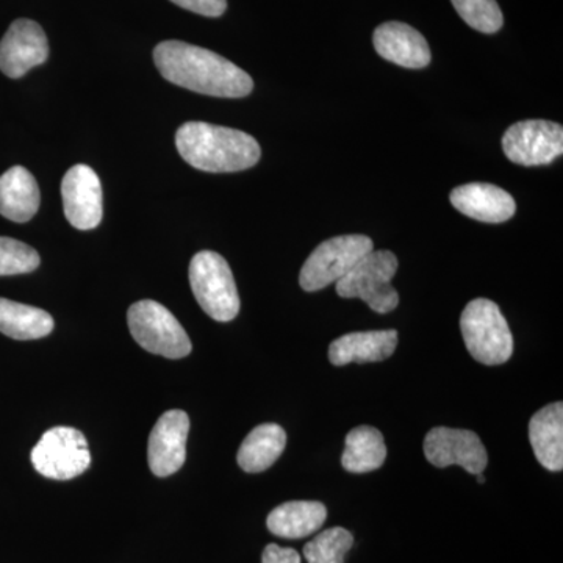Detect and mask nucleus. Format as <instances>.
<instances>
[{
    "instance_id": "f3484780",
    "label": "nucleus",
    "mask_w": 563,
    "mask_h": 563,
    "mask_svg": "<svg viewBox=\"0 0 563 563\" xmlns=\"http://www.w3.org/2000/svg\"><path fill=\"white\" fill-rule=\"evenodd\" d=\"M529 442L537 461L548 472L563 470V404L543 407L529 422Z\"/></svg>"
},
{
    "instance_id": "9d476101",
    "label": "nucleus",
    "mask_w": 563,
    "mask_h": 563,
    "mask_svg": "<svg viewBox=\"0 0 563 563\" xmlns=\"http://www.w3.org/2000/svg\"><path fill=\"white\" fill-rule=\"evenodd\" d=\"M424 455L437 468L459 465L474 476L488 463L479 435L466 429L433 428L424 439Z\"/></svg>"
},
{
    "instance_id": "b1692460",
    "label": "nucleus",
    "mask_w": 563,
    "mask_h": 563,
    "mask_svg": "<svg viewBox=\"0 0 563 563\" xmlns=\"http://www.w3.org/2000/svg\"><path fill=\"white\" fill-rule=\"evenodd\" d=\"M459 16L474 31L496 33L504 24L503 11L496 0H451Z\"/></svg>"
},
{
    "instance_id": "6e6552de",
    "label": "nucleus",
    "mask_w": 563,
    "mask_h": 563,
    "mask_svg": "<svg viewBox=\"0 0 563 563\" xmlns=\"http://www.w3.org/2000/svg\"><path fill=\"white\" fill-rule=\"evenodd\" d=\"M32 465L47 479L69 481L91 465L90 446L79 429L60 426L41 437L33 448Z\"/></svg>"
},
{
    "instance_id": "dca6fc26",
    "label": "nucleus",
    "mask_w": 563,
    "mask_h": 563,
    "mask_svg": "<svg viewBox=\"0 0 563 563\" xmlns=\"http://www.w3.org/2000/svg\"><path fill=\"white\" fill-rule=\"evenodd\" d=\"M398 346V332L372 331L352 332L340 336L329 346V361L332 365L387 361Z\"/></svg>"
},
{
    "instance_id": "9b49d317",
    "label": "nucleus",
    "mask_w": 563,
    "mask_h": 563,
    "mask_svg": "<svg viewBox=\"0 0 563 563\" xmlns=\"http://www.w3.org/2000/svg\"><path fill=\"white\" fill-rule=\"evenodd\" d=\"M66 220L79 231L98 228L102 221V187L98 174L87 165H76L62 181Z\"/></svg>"
},
{
    "instance_id": "7ed1b4c3",
    "label": "nucleus",
    "mask_w": 563,
    "mask_h": 563,
    "mask_svg": "<svg viewBox=\"0 0 563 563\" xmlns=\"http://www.w3.org/2000/svg\"><path fill=\"white\" fill-rule=\"evenodd\" d=\"M461 331L474 361L496 366L512 357V332L498 303L490 299L477 298L468 302L462 312Z\"/></svg>"
},
{
    "instance_id": "f03ea898",
    "label": "nucleus",
    "mask_w": 563,
    "mask_h": 563,
    "mask_svg": "<svg viewBox=\"0 0 563 563\" xmlns=\"http://www.w3.org/2000/svg\"><path fill=\"white\" fill-rule=\"evenodd\" d=\"M176 146L188 165L206 173L244 172L262 157L254 136L207 122H185L176 133Z\"/></svg>"
},
{
    "instance_id": "bb28decb",
    "label": "nucleus",
    "mask_w": 563,
    "mask_h": 563,
    "mask_svg": "<svg viewBox=\"0 0 563 563\" xmlns=\"http://www.w3.org/2000/svg\"><path fill=\"white\" fill-rule=\"evenodd\" d=\"M262 563H301V555L291 548H282L273 543L263 551Z\"/></svg>"
},
{
    "instance_id": "4468645a",
    "label": "nucleus",
    "mask_w": 563,
    "mask_h": 563,
    "mask_svg": "<svg viewBox=\"0 0 563 563\" xmlns=\"http://www.w3.org/2000/svg\"><path fill=\"white\" fill-rule=\"evenodd\" d=\"M374 49L402 68L421 69L431 63V49L420 32L404 22L390 21L374 31Z\"/></svg>"
},
{
    "instance_id": "f8f14e48",
    "label": "nucleus",
    "mask_w": 563,
    "mask_h": 563,
    "mask_svg": "<svg viewBox=\"0 0 563 563\" xmlns=\"http://www.w3.org/2000/svg\"><path fill=\"white\" fill-rule=\"evenodd\" d=\"M49 57V43L40 24L18 20L0 41V70L10 79H20Z\"/></svg>"
},
{
    "instance_id": "20e7f679",
    "label": "nucleus",
    "mask_w": 563,
    "mask_h": 563,
    "mask_svg": "<svg viewBox=\"0 0 563 563\" xmlns=\"http://www.w3.org/2000/svg\"><path fill=\"white\" fill-rule=\"evenodd\" d=\"M398 272V258L391 251H372L346 276L336 282L340 298L362 299L376 313H390L399 306L391 285Z\"/></svg>"
},
{
    "instance_id": "423d86ee",
    "label": "nucleus",
    "mask_w": 563,
    "mask_h": 563,
    "mask_svg": "<svg viewBox=\"0 0 563 563\" xmlns=\"http://www.w3.org/2000/svg\"><path fill=\"white\" fill-rule=\"evenodd\" d=\"M128 322L135 342L151 354L184 358L192 350L190 336L162 303L151 299L133 303L128 312Z\"/></svg>"
},
{
    "instance_id": "0eeeda50",
    "label": "nucleus",
    "mask_w": 563,
    "mask_h": 563,
    "mask_svg": "<svg viewBox=\"0 0 563 563\" xmlns=\"http://www.w3.org/2000/svg\"><path fill=\"white\" fill-rule=\"evenodd\" d=\"M372 251L373 240L366 235H342L325 240L303 263L299 285L302 290L312 292L336 284Z\"/></svg>"
},
{
    "instance_id": "a878e982",
    "label": "nucleus",
    "mask_w": 563,
    "mask_h": 563,
    "mask_svg": "<svg viewBox=\"0 0 563 563\" xmlns=\"http://www.w3.org/2000/svg\"><path fill=\"white\" fill-rule=\"evenodd\" d=\"M181 9L202 14V16L218 18L228 9V0H172Z\"/></svg>"
},
{
    "instance_id": "aec40b11",
    "label": "nucleus",
    "mask_w": 563,
    "mask_h": 563,
    "mask_svg": "<svg viewBox=\"0 0 563 563\" xmlns=\"http://www.w3.org/2000/svg\"><path fill=\"white\" fill-rule=\"evenodd\" d=\"M285 444H287V433L279 424L265 422V424L257 426L252 429L250 435L240 446L239 455H236L240 468L251 474L272 468L284 453Z\"/></svg>"
},
{
    "instance_id": "5701e85b",
    "label": "nucleus",
    "mask_w": 563,
    "mask_h": 563,
    "mask_svg": "<svg viewBox=\"0 0 563 563\" xmlns=\"http://www.w3.org/2000/svg\"><path fill=\"white\" fill-rule=\"evenodd\" d=\"M354 544V537L343 528H332L314 537L303 547L309 563H344V555Z\"/></svg>"
},
{
    "instance_id": "412c9836",
    "label": "nucleus",
    "mask_w": 563,
    "mask_h": 563,
    "mask_svg": "<svg viewBox=\"0 0 563 563\" xmlns=\"http://www.w3.org/2000/svg\"><path fill=\"white\" fill-rule=\"evenodd\" d=\"M387 459L384 435L372 426H358L346 437L342 466L347 473L365 474L376 472Z\"/></svg>"
},
{
    "instance_id": "f257e3e1",
    "label": "nucleus",
    "mask_w": 563,
    "mask_h": 563,
    "mask_svg": "<svg viewBox=\"0 0 563 563\" xmlns=\"http://www.w3.org/2000/svg\"><path fill=\"white\" fill-rule=\"evenodd\" d=\"M163 79L214 98H244L254 90L250 74L217 52L184 41H163L154 49Z\"/></svg>"
},
{
    "instance_id": "6ab92c4d",
    "label": "nucleus",
    "mask_w": 563,
    "mask_h": 563,
    "mask_svg": "<svg viewBox=\"0 0 563 563\" xmlns=\"http://www.w3.org/2000/svg\"><path fill=\"white\" fill-rule=\"evenodd\" d=\"M328 518L324 504L318 501H290L276 507L268 515L269 532L282 539L298 540L320 531Z\"/></svg>"
},
{
    "instance_id": "a211bd4d",
    "label": "nucleus",
    "mask_w": 563,
    "mask_h": 563,
    "mask_svg": "<svg viewBox=\"0 0 563 563\" xmlns=\"http://www.w3.org/2000/svg\"><path fill=\"white\" fill-rule=\"evenodd\" d=\"M35 177L24 166H13L0 176V214L13 222H27L40 209Z\"/></svg>"
},
{
    "instance_id": "393cba45",
    "label": "nucleus",
    "mask_w": 563,
    "mask_h": 563,
    "mask_svg": "<svg viewBox=\"0 0 563 563\" xmlns=\"http://www.w3.org/2000/svg\"><path fill=\"white\" fill-rule=\"evenodd\" d=\"M38 252L29 244L0 236V276H16L35 272L40 266Z\"/></svg>"
},
{
    "instance_id": "2eb2a0df",
    "label": "nucleus",
    "mask_w": 563,
    "mask_h": 563,
    "mask_svg": "<svg viewBox=\"0 0 563 563\" xmlns=\"http://www.w3.org/2000/svg\"><path fill=\"white\" fill-rule=\"evenodd\" d=\"M451 203L465 217L488 224L509 221L517 211L512 195L496 185L474 184L462 185L451 191Z\"/></svg>"
},
{
    "instance_id": "cd10ccee",
    "label": "nucleus",
    "mask_w": 563,
    "mask_h": 563,
    "mask_svg": "<svg viewBox=\"0 0 563 563\" xmlns=\"http://www.w3.org/2000/svg\"><path fill=\"white\" fill-rule=\"evenodd\" d=\"M476 476L477 483L485 484V477L483 476V473L476 474Z\"/></svg>"
},
{
    "instance_id": "ddd939ff",
    "label": "nucleus",
    "mask_w": 563,
    "mask_h": 563,
    "mask_svg": "<svg viewBox=\"0 0 563 563\" xmlns=\"http://www.w3.org/2000/svg\"><path fill=\"white\" fill-rule=\"evenodd\" d=\"M188 432L190 418L184 410H169L155 422L147 448V461L155 476H172L184 466L187 459Z\"/></svg>"
},
{
    "instance_id": "1a4fd4ad",
    "label": "nucleus",
    "mask_w": 563,
    "mask_h": 563,
    "mask_svg": "<svg viewBox=\"0 0 563 563\" xmlns=\"http://www.w3.org/2000/svg\"><path fill=\"white\" fill-rule=\"evenodd\" d=\"M503 151L517 165H550L563 154V128L543 120L515 122L504 133Z\"/></svg>"
},
{
    "instance_id": "39448f33",
    "label": "nucleus",
    "mask_w": 563,
    "mask_h": 563,
    "mask_svg": "<svg viewBox=\"0 0 563 563\" xmlns=\"http://www.w3.org/2000/svg\"><path fill=\"white\" fill-rule=\"evenodd\" d=\"M190 284L203 312L220 322L235 320L240 296L231 266L222 255L202 251L190 263Z\"/></svg>"
},
{
    "instance_id": "4be33fe9",
    "label": "nucleus",
    "mask_w": 563,
    "mask_h": 563,
    "mask_svg": "<svg viewBox=\"0 0 563 563\" xmlns=\"http://www.w3.org/2000/svg\"><path fill=\"white\" fill-rule=\"evenodd\" d=\"M46 310L0 298V332L13 340H38L54 331Z\"/></svg>"
}]
</instances>
